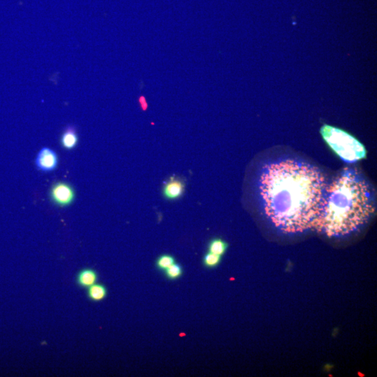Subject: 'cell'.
<instances>
[{"mask_svg": "<svg viewBox=\"0 0 377 377\" xmlns=\"http://www.w3.org/2000/svg\"><path fill=\"white\" fill-rule=\"evenodd\" d=\"M375 211L373 189L360 174L346 169L325 187L313 228L329 237L358 230Z\"/></svg>", "mask_w": 377, "mask_h": 377, "instance_id": "obj_2", "label": "cell"}, {"mask_svg": "<svg viewBox=\"0 0 377 377\" xmlns=\"http://www.w3.org/2000/svg\"><path fill=\"white\" fill-rule=\"evenodd\" d=\"M175 263V259H174L172 256L164 255L159 257L158 259L157 260V263H156V265H157V267L159 270H164V271H165L167 268H169V267L174 265Z\"/></svg>", "mask_w": 377, "mask_h": 377, "instance_id": "obj_11", "label": "cell"}, {"mask_svg": "<svg viewBox=\"0 0 377 377\" xmlns=\"http://www.w3.org/2000/svg\"><path fill=\"white\" fill-rule=\"evenodd\" d=\"M227 248V244L221 239H214L211 240L208 245V251L210 253L222 256Z\"/></svg>", "mask_w": 377, "mask_h": 377, "instance_id": "obj_10", "label": "cell"}, {"mask_svg": "<svg viewBox=\"0 0 377 377\" xmlns=\"http://www.w3.org/2000/svg\"><path fill=\"white\" fill-rule=\"evenodd\" d=\"M220 261L221 256L208 252L204 257L203 263L205 266L207 267V268H214V267L217 266L218 265Z\"/></svg>", "mask_w": 377, "mask_h": 377, "instance_id": "obj_13", "label": "cell"}, {"mask_svg": "<svg viewBox=\"0 0 377 377\" xmlns=\"http://www.w3.org/2000/svg\"><path fill=\"white\" fill-rule=\"evenodd\" d=\"M50 196L55 205L66 207L74 202L76 194L71 184L64 182H58L51 187Z\"/></svg>", "mask_w": 377, "mask_h": 377, "instance_id": "obj_4", "label": "cell"}, {"mask_svg": "<svg viewBox=\"0 0 377 377\" xmlns=\"http://www.w3.org/2000/svg\"><path fill=\"white\" fill-rule=\"evenodd\" d=\"M320 134L335 153L345 162H355L366 156L363 144L342 129L324 125L320 129Z\"/></svg>", "mask_w": 377, "mask_h": 377, "instance_id": "obj_3", "label": "cell"}, {"mask_svg": "<svg viewBox=\"0 0 377 377\" xmlns=\"http://www.w3.org/2000/svg\"><path fill=\"white\" fill-rule=\"evenodd\" d=\"M325 187L318 169L293 159L269 164L259 184L265 215L288 233L313 228Z\"/></svg>", "mask_w": 377, "mask_h": 377, "instance_id": "obj_1", "label": "cell"}, {"mask_svg": "<svg viewBox=\"0 0 377 377\" xmlns=\"http://www.w3.org/2000/svg\"><path fill=\"white\" fill-rule=\"evenodd\" d=\"M61 144L64 148H75L79 142V136L74 126H68L61 136Z\"/></svg>", "mask_w": 377, "mask_h": 377, "instance_id": "obj_8", "label": "cell"}, {"mask_svg": "<svg viewBox=\"0 0 377 377\" xmlns=\"http://www.w3.org/2000/svg\"><path fill=\"white\" fill-rule=\"evenodd\" d=\"M185 190V182L180 177H171L164 184L162 194L169 201H175L183 195Z\"/></svg>", "mask_w": 377, "mask_h": 377, "instance_id": "obj_6", "label": "cell"}, {"mask_svg": "<svg viewBox=\"0 0 377 377\" xmlns=\"http://www.w3.org/2000/svg\"><path fill=\"white\" fill-rule=\"evenodd\" d=\"M107 289L102 284L95 283L87 288V296L88 299L91 301L95 302V303L104 300L107 296Z\"/></svg>", "mask_w": 377, "mask_h": 377, "instance_id": "obj_9", "label": "cell"}, {"mask_svg": "<svg viewBox=\"0 0 377 377\" xmlns=\"http://www.w3.org/2000/svg\"><path fill=\"white\" fill-rule=\"evenodd\" d=\"M99 275L94 269L86 268L78 272L76 277V285L83 289H87L97 283Z\"/></svg>", "mask_w": 377, "mask_h": 377, "instance_id": "obj_7", "label": "cell"}, {"mask_svg": "<svg viewBox=\"0 0 377 377\" xmlns=\"http://www.w3.org/2000/svg\"><path fill=\"white\" fill-rule=\"evenodd\" d=\"M57 154L53 149L44 147L38 154L36 159V165L38 169L44 172H50L58 167Z\"/></svg>", "mask_w": 377, "mask_h": 377, "instance_id": "obj_5", "label": "cell"}, {"mask_svg": "<svg viewBox=\"0 0 377 377\" xmlns=\"http://www.w3.org/2000/svg\"><path fill=\"white\" fill-rule=\"evenodd\" d=\"M166 276L169 280H176L182 275V268L178 264L175 263L165 270Z\"/></svg>", "mask_w": 377, "mask_h": 377, "instance_id": "obj_12", "label": "cell"}, {"mask_svg": "<svg viewBox=\"0 0 377 377\" xmlns=\"http://www.w3.org/2000/svg\"><path fill=\"white\" fill-rule=\"evenodd\" d=\"M139 102H140L142 109L144 110V111H146V110L147 109V107H148V106H147V101L145 100V98L144 97H141L139 98Z\"/></svg>", "mask_w": 377, "mask_h": 377, "instance_id": "obj_14", "label": "cell"}]
</instances>
